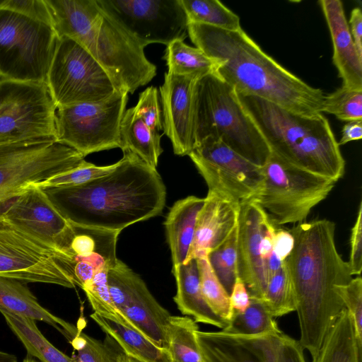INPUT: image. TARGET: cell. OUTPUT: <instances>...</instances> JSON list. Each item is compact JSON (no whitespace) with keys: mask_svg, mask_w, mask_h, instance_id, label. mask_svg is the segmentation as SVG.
I'll use <instances>...</instances> for the list:
<instances>
[{"mask_svg":"<svg viewBox=\"0 0 362 362\" xmlns=\"http://www.w3.org/2000/svg\"><path fill=\"white\" fill-rule=\"evenodd\" d=\"M293 250L285 260L292 282L300 336L312 358L341 312V288L354 278L335 243V223L326 218L302 222L289 230Z\"/></svg>","mask_w":362,"mask_h":362,"instance_id":"cell-1","label":"cell"},{"mask_svg":"<svg viewBox=\"0 0 362 362\" xmlns=\"http://www.w3.org/2000/svg\"><path fill=\"white\" fill-rule=\"evenodd\" d=\"M122 151L106 175L78 186L42 189L68 221L121 232L162 213L166 189L156 168Z\"/></svg>","mask_w":362,"mask_h":362,"instance_id":"cell-2","label":"cell"},{"mask_svg":"<svg viewBox=\"0 0 362 362\" xmlns=\"http://www.w3.org/2000/svg\"><path fill=\"white\" fill-rule=\"evenodd\" d=\"M192 42L219 65L216 72L238 94L259 98L298 115L322 113L324 92L283 67L243 30L188 23Z\"/></svg>","mask_w":362,"mask_h":362,"instance_id":"cell-3","label":"cell"},{"mask_svg":"<svg viewBox=\"0 0 362 362\" xmlns=\"http://www.w3.org/2000/svg\"><path fill=\"white\" fill-rule=\"evenodd\" d=\"M237 95L272 153L296 168L336 182L344 175L345 160L322 113L304 116L259 98Z\"/></svg>","mask_w":362,"mask_h":362,"instance_id":"cell-4","label":"cell"},{"mask_svg":"<svg viewBox=\"0 0 362 362\" xmlns=\"http://www.w3.org/2000/svg\"><path fill=\"white\" fill-rule=\"evenodd\" d=\"M206 137L220 139L260 167L271 154L234 88L214 73L200 78L196 88L195 145Z\"/></svg>","mask_w":362,"mask_h":362,"instance_id":"cell-5","label":"cell"},{"mask_svg":"<svg viewBox=\"0 0 362 362\" xmlns=\"http://www.w3.org/2000/svg\"><path fill=\"white\" fill-rule=\"evenodd\" d=\"M59 38L52 25L0 9V79L47 83Z\"/></svg>","mask_w":362,"mask_h":362,"instance_id":"cell-6","label":"cell"},{"mask_svg":"<svg viewBox=\"0 0 362 362\" xmlns=\"http://www.w3.org/2000/svg\"><path fill=\"white\" fill-rule=\"evenodd\" d=\"M263 186L252 200L272 214L275 224L304 222L336 182L296 168L271 153L262 166Z\"/></svg>","mask_w":362,"mask_h":362,"instance_id":"cell-7","label":"cell"},{"mask_svg":"<svg viewBox=\"0 0 362 362\" xmlns=\"http://www.w3.org/2000/svg\"><path fill=\"white\" fill-rule=\"evenodd\" d=\"M57 109L47 83L0 79V145L57 141Z\"/></svg>","mask_w":362,"mask_h":362,"instance_id":"cell-8","label":"cell"},{"mask_svg":"<svg viewBox=\"0 0 362 362\" xmlns=\"http://www.w3.org/2000/svg\"><path fill=\"white\" fill-rule=\"evenodd\" d=\"M47 84L57 108L103 101L118 91L92 54L64 36L59 38Z\"/></svg>","mask_w":362,"mask_h":362,"instance_id":"cell-9","label":"cell"},{"mask_svg":"<svg viewBox=\"0 0 362 362\" xmlns=\"http://www.w3.org/2000/svg\"><path fill=\"white\" fill-rule=\"evenodd\" d=\"M81 45L103 67L118 91L133 93L156 75L144 47L103 10Z\"/></svg>","mask_w":362,"mask_h":362,"instance_id":"cell-10","label":"cell"},{"mask_svg":"<svg viewBox=\"0 0 362 362\" xmlns=\"http://www.w3.org/2000/svg\"><path fill=\"white\" fill-rule=\"evenodd\" d=\"M128 98L127 92L116 91L103 101L58 107L57 141L74 148L83 157L121 148L120 127Z\"/></svg>","mask_w":362,"mask_h":362,"instance_id":"cell-11","label":"cell"},{"mask_svg":"<svg viewBox=\"0 0 362 362\" xmlns=\"http://www.w3.org/2000/svg\"><path fill=\"white\" fill-rule=\"evenodd\" d=\"M84 157L57 141L0 145V203L30 185L78 167Z\"/></svg>","mask_w":362,"mask_h":362,"instance_id":"cell-12","label":"cell"},{"mask_svg":"<svg viewBox=\"0 0 362 362\" xmlns=\"http://www.w3.org/2000/svg\"><path fill=\"white\" fill-rule=\"evenodd\" d=\"M188 156L204 179L208 192L240 204L252 200L262 188V167L240 156L220 139H204Z\"/></svg>","mask_w":362,"mask_h":362,"instance_id":"cell-13","label":"cell"},{"mask_svg":"<svg viewBox=\"0 0 362 362\" xmlns=\"http://www.w3.org/2000/svg\"><path fill=\"white\" fill-rule=\"evenodd\" d=\"M101 9L144 48L168 45L188 35V21L180 0H97Z\"/></svg>","mask_w":362,"mask_h":362,"instance_id":"cell-14","label":"cell"},{"mask_svg":"<svg viewBox=\"0 0 362 362\" xmlns=\"http://www.w3.org/2000/svg\"><path fill=\"white\" fill-rule=\"evenodd\" d=\"M0 276L74 288L63 255L0 220Z\"/></svg>","mask_w":362,"mask_h":362,"instance_id":"cell-15","label":"cell"},{"mask_svg":"<svg viewBox=\"0 0 362 362\" xmlns=\"http://www.w3.org/2000/svg\"><path fill=\"white\" fill-rule=\"evenodd\" d=\"M112 302L131 326L156 346L168 350L170 313L153 296L141 277L117 259L107 274Z\"/></svg>","mask_w":362,"mask_h":362,"instance_id":"cell-16","label":"cell"},{"mask_svg":"<svg viewBox=\"0 0 362 362\" xmlns=\"http://www.w3.org/2000/svg\"><path fill=\"white\" fill-rule=\"evenodd\" d=\"M0 220L61 253L71 231L45 191L34 185L0 203Z\"/></svg>","mask_w":362,"mask_h":362,"instance_id":"cell-17","label":"cell"},{"mask_svg":"<svg viewBox=\"0 0 362 362\" xmlns=\"http://www.w3.org/2000/svg\"><path fill=\"white\" fill-rule=\"evenodd\" d=\"M71 223V232L62 253L64 266L74 284L84 290L96 273L117 262L120 231Z\"/></svg>","mask_w":362,"mask_h":362,"instance_id":"cell-18","label":"cell"},{"mask_svg":"<svg viewBox=\"0 0 362 362\" xmlns=\"http://www.w3.org/2000/svg\"><path fill=\"white\" fill-rule=\"evenodd\" d=\"M272 221L269 214L250 200L240 203L237 223V270L250 298L262 299L269 275L261 253L263 235Z\"/></svg>","mask_w":362,"mask_h":362,"instance_id":"cell-19","label":"cell"},{"mask_svg":"<svg viewBox=\"0 0 362 362\" xmlns=\"http://www.w3.org/2000/svg\"><path fill=\"white\" fill-rule=\"evenodd\" d=\"M200 78L166 72L160 86L163 129L178 156H188L195 146L196 88Z\"/></svg>","mask_w":362,"mask_h":362,"instance_id":"cell-20","label":"cell"},{"mask_svg":"<svg viewBox=\"0 0 362 362\" xmlns=\"http://www.w3.org/2000/svg\"><path fill=\"white\" fill-rule=\"evenodd\" d=\"M240 204L208 192L199 211L194 239L186 260L207 256L237 226Z\"/></svg>","mask_w":362,"mask_h":362,"instance_id":"cell-21","label":"cell"},{"mask_svg":"<svg viewBox=\"0 0 362 362\" xmlns=\"http://www.w3.org/2000/svg\"><path fill=\"white\" fill-rule=\"evenodd\" d=\"M271 334L242 336L199 330L197 337L204 362H274Z\"/></svg>","mask_w":362,"mask_h":362,"instance_id":"cell-22","label":"cell"},{"mask_svg":"<svg viewBox=\"0 0 362 362\" xmlns=\"http://www.w3.org/2000/svg\"><path fill=\"white\" fill-rule=\"evenodd\" d=\"M318 3L330 33L332 60L342 80V86L362 90V58L352 39L342 2L320 0Z\"/></svg>","mask_w":362,"mask_h":362,"instance_id":"cell-23","label":"cell"},{"mask_svg":"<svg viewBox=\"0 0 362 362\" xmlns=\"http://www.w3.org/2000/svg\"><path fill=\"white\" fill-rule=\"evenodd\" d=\"M0 308L16 315L45 322L69 342L78 329L42 307L24 282L0 276Z\"/></svg>","mask_w":362,"mask_h":362,"instance_id":"cell-24","label":"cell"},{"mask_svg":"<svg viewBox=\"0 0 362 362\" xmlns=\"http://www.w3.org/2000/svg\"><path fill=\"white\" fill-rule=\"evenodd\" d=\"M177 286L173 298L182 314L193 317L197 322L224 329L228 322L218 316L209 308L202 292L196 259L173 267Z\"/></svg>","mask_w":362,"mask_h":362,"instance_id":"cell-25","label":"cell"},{"mask_svg":"<svg viewBox=\"0 0 362 362\" xmlns=\"http://www.w3.org/2000/svg\"><path fill=\"white\" fill-rule=\"evenodd\" d=\"M204 198L189 196L177 201L170 208L164 225L173 267L186 260L192 245L198 214Z\"/></svg>","mask_w":362,"mask_h":362,"instance_id":"cell-26","label":"cell"},{"mask_svg":"<svg viewBox=\"0 0 362 362\" xmlns=\"http://www.w3.org/2000/svg\"><path fill=\"white\" fill-rule=\"evenodd\" d=\"M90 317L119 345L128 356L141 362H171L167 349L153 343L134 328L107 319L96 313Z\"/></svg>","mask_w":362,"mask_h":362,"instance_id":"cell-27","label":"cell"},{"mask_svg":"<svg viewBox=\"0 0 362 362\" xmlns=\"http://www.w3.org/2000/svg\"><path fill=\"white\" fill-rule=\"evenodd\" d=\"M122 148L129 150L148 165L156 168L163 153L160 134L153 132L136 112L135 107L125 110L120 127Z\"/></svg>","mask_w":362,"mask_h":362,"instance_id":"cell-28","label":"cell"},{"mask_svg":"<svg viewBox=\"0 0 362 362\" xmlns=\"http://www.w3.org/2000/svg\"><path fill=\"white\" fill-rule=\"evenodd\" d=\"M351 317L344 309L325 335L312 362H361Z\"/></svg>","mask_w":362,"mask_h":362,"instance_id":"cell-29","label":"cell"},{"mask_svg":"<svg viewBox=\"0 0 362 362\" xmlns=\"http://www.w3.org/2000/svg\"><path fill=\"white\" fill-rule=\"evenodd\" d=\"M6 322L24 345L28 354L40 362H74L69 357L52 345L41 333L35 320L13 314L0 308Z\"/></svg>","mask_w":362,"mask_h":362,"instance_id":"cell-30","label":"cell"},{"mask_svg":"<svg viewBox=\"0 0 362 362\" xmlns=\"http://www.w3.org/2000/svg\"><path fill=\"white\" fill-rule=\"evenodd\" d=\"M167 73L182 76L202 77L215 73L218 62L198 47H192L183 40H176L167 45L163 55Z\"/></svg>","mask_w":362,"mask_h":362,"instance_id":"cell-31","label":"cell"},{"mask_svg":"<svg viewBox=\"0 0 362 362\" xmlns=\"http://www.w3.org/2000/svg\"><path fill=\"white\" fill-rule=\"evenodd\" d=\"M198 328L190 317L170 316L166 335L171 362H204L197 337Z\"/></svg>","mask_w":362,"mask_h":362,"instance_id":"cell-32","label":"cell"},{"mask_svg":"<svg viewBox=\"0 0 362 362\" xmlns=\"http://www.w3.org/2000/svg\"><path fill=\"white\" fill-rule=\"evenodd\" d=\"M222 331L235 335L257 336L279 333L274 317L262 300L250 298L247 308L242 312H233L228 325Z\"/></svg>","mask_w":362,"mask_h":362,"instance_id":"cell-33","label":"cell"},{"mask_svg":"<svg viewBox=\"0 0 362 362\" xmlns=\"http://www.w3.org/2000/svg\"><path fill=\"white\" fill-rule=\"evenodd\" d=\"M188 23H199L223 30H238L240 18L218 0H180Z\"/></svg>","mask_w":362,"mask_h":362,"instance_id":"cell-34","label":"cell"},{"mask_svg":"<svg viewBox=\"0 0 362 362\" xmlns=\"http://www.w3.org/2000/svg\"><path fill=\"white\" fill-rule=\"evenodd\" d=\"M261 300L274 318L296 311V298L286 261L269 276Z\"/></svg>","mask_w":362,"mask_h":362,"instance_id":"cell-35","label":"cell"},{"mask_svg":"<svg viewBox=\"0 0 362 362\" xmlns=\"http://www.w3.org/2000/svg\"><path fill=\"white\" fill-rule=\"evenodd\" d=\"M196 259L201 289L206 303L214 313L229 322L233 311L228 293L214 274L207 256Z\"/></svg>","mask_w":362,"mask_h":362,"instance_id":"cell-36","label":"cell"},{"mask_svg":"<svg viewBox=\"0 0 362 362\" xmlns=\"http://www.w3.org/2000/svg\"><path fill=\"white\" fill-rule=\"evenodd\" d=\"M69 343L76 351V354L71 357L74 362H118V356L122 351L109 335L106 334L105 339L101 341L79 329Z\"/></svg>","mask_w":362,"mask_h":362,"instance_id":"cell-37","label":"cell"},{"mask_svg":"<svg viewBox=\"0 0 362 362\" xmlns=\"http://www.w3.org/2000/svg\"><path fill=\"white\" fill-rule=\"evenodd\" d=\"M216 277L230 295L238 276L237 226L228 238L207 255Z\"/></svg>","mask_w":362,"mask_h":362,"instance_id":"cell-38","label":"cell"},{"mask_svg":"<svg viewBox=\"0 0 362 362\" xmlns=\"http://www.w3.org/2000/svg\"><path fill=\"white\" fill-rule=\"evenodd\" d=\"M322 112L334 115L339 120L345 122L362 119V90L341 86L325 95Z\"/></svg>","mask_w":362,"mask_h":362,"instance_id":"cell-39","label":"cell"},{"mask_svg":"<svg viewBox=\"0 0 362 362\" xmlns=\"http://www.w3.org/2000/svg\"><path fill=\"white\" fill-rule=\"evenodd\" d=\"M107 271L108 269H103L96 273L90 284L83 291L94 313L133 328L112 302L107 285Z\"/></svg>","mask_w":362,"mask_h":362,"instance_id":"cell-40","label":"cell"},{"mask_svg":"<svg viewBox=\"0 0 362 362\" xmlns=\"http://www.w3.org/2000/svg\"><path fill=\"white\" fill-rule=\"evenodd\" d=\"M117 165V162L109 165L98 166L84 160L72 170L33 185L41 189L78 186L107 175L116 168Z\"/></svg>","mask_w":362,"mask_h":362,"instance_id":"cell-41","label":"cell"},{"mask_svg":"<svg viewBox=\"0 0 362 362\" xmlns=\"http://www.w3.org/2000/svg\"><path fill=\"white\" fill-rule=\"evenodd\" d=\"M340 297L352 321L358 345L362 349V279L361 275L353 278L341 288Z\"/></svg>","mask_w":362,"mask_h":362,"instance_id":"cell-42","label":"cell"},{"mask_svg":"<svg viewBox=\"0 0 362 362\" xmlns=\"http://www.w3.org/2000/svg\"><path fill=\"white\" fill-rule=\"evenodd\" d=\"M134 107L139 116L150 129L159 134L158 132L163 129V124L157 88L150 86L140 93L138 103Z\"/></svg>","mask_w":362,"mask_h":362,"instance_id":"cell-43","label":"cell"},{"mask_svg":"<svg viewBox=\"0 0 362 362\" xmlns=\"http://www.w3.org/2000/svg\"><path fill=\"white\" fill-rule=\"evenodd\" d=\"M270 345L274 362H306L298 340L282 332L270 334Z\"/></svg>","mask_w":362,"mask_h":362,"instance_id":"cell-44","label":"cell"},{"mask_svg":"<svg viewBox=\"0 0 362 362\" xmlns=\"http://www.w3.org/2000/svg\"><path fill=\"white\" fill-rule=\"evenodd\" d=\"M0 9L18 13L52 26V19L45 0H0Z\"/></svg>","mask_w":362,"mask_h":362,"instance_id":"cell-45","label":"cell"},{"mask_svg":"<svg viewBox=\"0 0 362 362\" xmlns=\"http://www.w3.org/2000/svg\"><path fill=\"white\" fill-rule=\"evenodd\" d=\"M352 275H361L362 271V202L358 206L357 216L351 228L350 255L348 262Z\"/></svg>","mask_w":362,"mask_h":362,"instance_id":"cell-46","label":"cell"},{"mask_svg":"<svg viewBox=\"0 0 362 362\" xmlns=\"http://www.w3.org/2000/svg\"><path fill=\"white\" fill-rule=\"evenodd\" d=\"M294 238L289 230L276 229L274 234L273 247L275 255L281 261H285L291 253Z\"/></svg>","mask_w":362,"mask_h":362,"instance_id":"cell-47","label":"cell"},{"mask_svg":"<svg viewBox=\"0 0 362 362\" xmlns=\"http://www.w3.org/2000/svg\"><path fill=\"white\" fill-rule=\"evenodd\" d=\"M230 303L233 312L242 313L250 305V296L243 281L238 277L229 295Z\"/></svg>","mask_w":362,"mask_h":362,"instance_id":"cell-48","label":"cell"},{"mask_svg":"<svg viewBox=\"0 0 362 362\" xmlns=\"http://www.w3.org/2000/svg\"><path fill=\"white\" fill-rule=\"evenodd\" d=\"M349 23L354 45L362 58V11L360 8L356 7L351 11Z\"/></svg>","mask_w":362,"mask_h":362,"instance_id":"cell-49","label":"cell"},{"mask_svg":"<svg viewBox=\"0 0 362 362\" xmlns=\"http://www.w3.org/2000/svg\"><path fill=\"white\" fill-rule=\"evenodd\" d=\"M362 137V119L347 122L341 129V137L338 141L339 146L350 141L359 140Z\"/></svg>","mask_w":362,"mask_h":362,"instance_id":"cell-50","label":"cell"},{"mask_svg":"<svg viewBox=\"0 0 362 362\" xmlns=\"http://www.w3.org/2000/svg\"><path fill=\"white\" fill-rule=\"evenodd\" d=\"M0 362H18V358L13 354L0 351Z\"/></svg>","mask_w":362,"mask_h":362,"instance_id":"cell-51","label":"cell"},{"mask_svg":"<svg viewBox=\"0 0 362 362\" xmlns=\"http://www.w3.org/2000/svg\"><path fill=\"white\" fill-rule=\"evenodd\" d=\"M118 362H141L128 355L123 351L120 352L117 358Z\"/></svg>","mask_w":362,"mask_h":362,"instance_id":"cell-52","label":"cell"},{"mask_svg":"<svg viewBox=\"0 0 362 362\" xmlns=\"http://www.w3.org/2000/svg\"><path fill=\"white\" fill-rule=\"evenodd\" d=\"M23 362H39V361H37L36 359H35L34 357L28 354L27 356L24 358Z\"/></svg>","mask_w":362,"mask_h":362,"instance_id":"cell-53","label":"cell"}]
</instances>
